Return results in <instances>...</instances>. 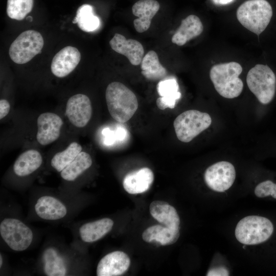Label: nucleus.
Wrapping results in <instances>:
<instances>
[{
  "label": "nucleus",
  "instance_id": "f257e3e1",
  "mask_svg": "<svg viewBox=\"0 0 276 276\" xmlns=\"http://www.w3.org/2000/svg\"><path fill=\"white\" fill-rule=\"evenodd\" d=\"M105 99L110 116L120 123L129 121L138 108L135 95L119 82H112L108 85L105 91Z\"/></svg>",
  "mask_w": 276,
  "mask_h": 276
},
{
  "label": "nucleus",
  "instance_id": "f03ea898",
  "mask_svg": "<svg viewBox=\"0 0 276 276\" xmlns=\"http://www.w3.org/2000/svg\"><path fill=\"white\" fill-rule=\"evenodd\" d=\"M242 72V67L238 62L219 63L211 67L210 77L221 96L233 99L238 97L243 88V83L239 77Z\"/></svg>",
  "mask_w": 276,
  "mask_h": 276
},
{
  "label": "nucleus",
  "instance_id": "7ed1b4c3",
  "mask_svg": "<svg viewBox=\"0 0 276 276\" xmlns=\"http://www.w3.org/2000/svg\"><path fill=\"white\" fill-rule=\"evenodd\" d=\"M273 15L271 6L266 0H248L237 9V18L250 32L260 35L269 25Z\"/></svg>",
  "mask_w": 276,
  "mask_h": 276
},
{
  "label": "nucleus",
  "instance_id": "20e7f679",
  "mask_svg": "<svg viewBox=\"0 0 276 276\" xmlns=\"http://www.w3.org/2000/svg\"><path fill=\"white\" fill-rule=\"evenodd\" d=\"M273 232V224L268 219L249 216L239 221L235 229V236L241 243L256 245L266 241Z\"/></svg>",
  "mask_w": 276,
  "mask_h": 276
},
{
  "label": "nucleus",
  "instance_id": "39448f33",
  "mask_svg": "<svg viewBox=\"0 0 276 276\" xmlns=\"http://www.w3.org/2000/svg\"><path fill=\"white\" fill-rule=\"evenodd\" d=\"M246 83L249 90L263 104H269L276 91V76L267 65L257 64L248 72Z\"/></svg>",
  "mask_w": 276,
  "mask_h": 276
},
{
  "label": "nucleus",
  "instance_id": "423d86ee",
  "mask_svg": "<svg viewBox=\"0 0 276 276\" xmlns=\"http://www.w3.org/2000/svg\"><path fill=\"white\" fill-rule=\"evenodd\" d=\"M212 123L211 116L195 109L188 110L178 115L173 126L177 139L188 143L209 128Z\"/></svg>",
  "mask_w": 276,
  "mask_h": 276
},
{
  "label": "nucleus",
  "instance_id": "0eeeda50",
  "mask_svg": "<svg viewBox=\"0 0 276 276\" xmlns=\"http://www.w3.org/2000/svg\"><path fill=\"white\" fill-rule=\"evenodd\" d=\"M44 44L41 34L35 30L23 32L11 43L9 54L17 64H25L40 53Z\"/></svg>",
  "mask_w": 276,
  "mask_h": 276
},
{
  "label": "nucleus",
  "instance_id": "6e6552de",
  "mask_svg": "<svg viewBox=\"0 0 276 276\" xmlns=\"http://www.w3.org/2000/svg\"><path fill=\"white\" fill-rule=\"evenodd\" d=\"M0 234L10 248L15 251L28 248L33 237L31 229L27 225L14 218H6L1 222Z\"/></svg>",
  "mask_w": 276,
  "mask_h": 276
},
{
  "label": "nucleus",
  "instance_id": "1a4fd4ad",
  "mask_svg": "<svg viewBox=\"0 0 276 276\" xmlns=\"http://www.w3.org/2000/svg\"><path fill=\"white\" fill-rule=\"evenodd\" d=\"M236 178V171L229 162L221 161L208 167L204 174L205 183L213 191L223 192L233 185Z\"/></svg>",
  "mask_w": 276,
  "mask_h": 276
},
{
  "label": "nucleus",
  "instance_id": "9d476101",
  "mask_svg": "<svg viewBox=\"0 0 276 276\" xmlns=\"http://www.w3.org/2000/svg\"><path fill=\"white\" fill-rule=\"evenodd\" d=\"M66 115L70 122L75 127L85 126L92 116V106L89 98L84 94L75 95L67 100Z\"/></svg>",
  "mask_w": 276,
  "mask_h": 276
},
{
  "label": "nucleus",
  "instance_id": "9b49d317",
  "mask_svg": "<svg viewBox=\"0 0 276 276\" xmlns=\"http://www.w3.org/2000/svg\"><path fill=\"white\" fill-rule=\"evenodd\" d=\"M63 124L61 118L52 112L40 114L37 119L36 139L41 145L45 146L56 141L60 134Z\"/></svg>",
  "mask_w": 276,
  "mask_h": 276
},
{
  "label": "nucleus",
  "instance_id": "f8f14e48",
  "mask_svg": "<svg viewBox=\"0 0 276 276\" xmlns=\"http://www.w3.org/2000/svg\"><path fill=\"white\" fill-rule=\"evenodd\" d=\"M80 59V53L76 48L65 47L53 57L51 65L52 73L57 77H65L75 70Z\"/></svg>",
  "mask_w": 276,
  "mask_h": 276
},
{
  "label": "nucleus",
  "instance_id": "ddd939ff",
  "mask_svg": "<svg viewBox=\"0 0 276 276\" xmlns=\"http://www.w3.org/2000/svg\"><path fill=\"white\" fill-rule=\"evenodd\" d=\"M130 260L124 252L115 251L103 257L97 267L98 276H119L129 268Z\"/></svg>",
  "mask_w": 276,
  "mask_h": 276
},
{
  "label": "nucleus",
  "instance_id": "4468645a",
  "mask_svg": "<svg viewBox=\"0 0 276 276\" xmlns=\"http://www.w3.org/2000/svg\"><path fill=\"white\" fill-rule=\"evenodd\" d=\"M109 43L113 51L126 56L131 64H141L144 55V49L137 40L127 39L123 35L116 33Z\"/></svg>",
  "mask_w": 276,
  "mask_h": 276
},
{
  "label": "nucleus",
  "instance_id": "2eb2a0df",
  "mask_svg": "<svg viewBox=\"0 0 276 276\" xmlns=\"http://www.w3.org/2000/svg\"><path fill=\"white\" fill-rule=\"evenodd\" d=\"M159 8L156 0H140L134 4L132 12L137 18L134 20L133 25L137 32H144L149 28L151 20Z\"/></svg>",
  "mask_w": 276,
  "mask_h": 276
},
{
  "label": "nucleus",
  "instance_id": "dca6fc26",
  "mask_svg": "<svg viewBox=\"0 0 276 276\" xmlns=\"http://www.w3.org/2000/svg\"><path fill=\"white\" fill-rule=\"evenodd\" d=\"M153 181L152 171L144 167L126 174L123 181V186L125 190L129 194H140L149 190Z\"/></svg>",
  "mask_w": 276,
  "mask_h": 276
},
{
  "label": "nucleus",
  "instance_id": "f3484780",
  "mask_svg": "<svg viewBox=\"0 0 276 276\" xmlns=\"http://www.w3.org/2000/svg\"><path fill=\"white\" fill-rule=\"evenodd\" d=\"M203 31V26L200 18L191 14L183 19L171 41L178 46H182L192 39L199 36Z\"/></svg>",
  "mask_w": 276,
  "mask_h": 276
},
{
  "label": "nucleus",
  "instance_id": "a211bd4d",
  "mask_svg": "<svg viewBox=\"0 0 276 276\" xmlns=\"http://www.w3.org/2000/svg\"><path fill=\"white\" fill-rule=\"evenodd\" d=\"M156 89L160 97L157 99L156 103L161 110L174 108L181 98L178 84L174 78L160 80L157 85Z\"/></svg>",
  "mask_w": 276,
  "mask_h": 276
},
{
  "label": "nucleus",
  "instance_id": "6ab92c4d",
  "mask_svg": "<svg viewBox=\"0 0 276 276\" xmlns=\"http://www.w3.org/2000/svg\"><path fill=\"white\" fill-rule=\"evenodd\" d=\"M35 210L40 218L48 220L61 219L67 213L66 208L63 203L50 196L40 197L35 205Z\"/></svg>",
  "mask_w": 276,
  "mask_h": 276
},
{
  "label": "nucleus",
  "instance_id": "aec40b11",
  "mask_svg": "<svg viewBox=\"0 0 276 276\" xmlns=\"http://www.w3.org/2000/svg\"><path fill=\"white\" fill-rule=\"evenodd\" d=\"M151 216L165 226L179 229L180 219L176 209L168 203L161 200L152 201L149 206Z\"/></svg>",
  "mask_w": 276,
  "mask_h": 276
},
{
  "label": "nucleus",
  "instance_id": "412c9836",
  "mask_svg": "<svg viewBox=\"0 0 276 276\" xmlns=\"http://www.w3.org/2000/svg\"><path fill=\"white\" fill-rule=\"evenodd\" d=\"M113 221L110 218H104L82 225L79 228V234L83 241L93 242L108 233L112 229Z\"/></svg>",
  "mask_w": 276,
  "mask_h": 276
},
{
  "label": "nucleus",
  "instance_id": "4be33fe9",
  "mask_svg": "<svg viewBox=\"0 0 276 276\" xmlns=\"http://www.w3.org/2000/svg\"><path fill=\"white\" fill-rule=\"evenodd\" d=\"M179 235V229L155 225L146 228L142 237L143 240L148 243L155 241L162 245H168L175 243Z\"/></svg>",
  "mask_w": 276,
  "mask_h": 276
},
{
  "label": "nucleus",
  "instance_id": "5701e85b",
  "mask_svg": "<svg viewBox=\"0 0 276 276\" xmlns=\"http://www.w3.org/2000/svg\"><path fill=\"white\" fill-rule=\"evenodd\" d=\"M42 163L40 153L34 149L28 150L21 153L13 165V170L18 176H25L37 170Z\"/></svg>",
  "mask_w": 276,
  "mask_h": 276
},
{
  "label": "nucleus",
  "instance_id": "b1692460",
  "mask_svg": "<svg viewBox=\"0 0 276 276\" xmlns=\"http://www.w3.org/2000/svg\"><path fill=\"white\" fill-rule=\"evenodd\" d=\"M141 74L147 79L151 81L160 80L167 75V71L160 63L157 53L149 51L141 63Z\"/></svg>",
  "mask_w": 276,
  "mask_h": 276
},
{
  "label": "nucleus",
  "instance_id": "393cba45",
  "mask_svg": "<svg viewBox=\"0 0 276 276\" xmlns=\"http://www.w3.org/2000/svg\"><path fill=\"white\" fill-rule=\"evenodd\" d=\"M73 24H77L83 31L90 32L97 30L100 26V18L95 15L92 6L84 4L80 6L76 12Z\"/></svg>",
  "mask_w": 276,
  "mask_h": 276
},
{
  "label": "nucleus",
  "instance_id": "a878e982",
  "mask_svg": "<svg viewBox=\"0 0 276 276\" xmlns=\"http://www.w3.org/2000/svg\"><path fill=\"white\" fill-rule=\"evenodd\" d=\"M90 155L81 151L61 172V176L67 181H74L92 165Z\"/></svg>",
  "mask_w": 276,
  "mask_h": 276
},
{
  "label": "nucleus",
  "instance_id": "bb28decb",
  "mask_svg": "<svg viewBox=\"0 0 276 276\" xmlns=\"http://www.w3.org/2000/svg\"><path fill=\"white\" fill-rule=\"evenodd\" d=\"M44 271L48 276H63L66 268L63 259L53 248L45 249L42 255Z\"/></svg>",
  "mask_w": 276,
  "mask_h": 276
},
{
  "label": "nucleus",
  "instance_id": "cd10ccee",
  "mask_svg": "<svg viewBox=\"0 0 276 276\" xmlns=\"http://www.w3.org/2000/svg\"><path fill=\"white\" fill-rule=\"evenodd\" d=\"M82 147L77 142L71 143L63 151L56 153L51 161L53 168L61 172L81 152Z\"/></svg>",
  "mask_w": 276,
  "mask_h": 276
},
{
  "label": "nucleus",
  "instance_id": "c85d7f7f",
  "mask_svg": "<svg viewBox=\"0 0 276 276\" xmlns=\"http://www.w3.org/2000/svg\"><path fill=\"white\" fill-rule=\"evenodd\" d=\"M33 0H7V14L11 19L21 20L32 10Z\"/></svg>",
  "mask_w": 276,
  "mask_h": 276
},
{
  "label": "nucleus",
  "instance_id": "c756f323",
  "mask_svg": "<svg viewBox=\"0 0 276 276\" xmlns=\"http://www.w3.org/2000/svg\"><path fill=\"white\" fill-rule=\"evenodd\" d=\"M255 193L259 198L271 195L276 199V183L269 180L264 181L256 186Z\"/></svg>",
  "mask_w": 276,
  "mask_h": 276
},
{
  "label": "nucleus",
  "instance_id": "7c9ffc66",
  "mask_svg": "<svg viewBox=\"0 0 276 276\" xmlns=\"http://www.w3.org/2000/svg\"><path fill=\"white\" fill-rule=\"evenodd\" d=\"M229 272L224 267H215L210 270L207 273L208 276H227Z\"/></svg>",
  "mask_w": 276,
  "mask_h": 276
},
{
  "label": "nucleus",
  "instance_id": "2f4dec72",
  "mask_svg": "<svg viewBox=\"0 0 276 276\" xmlns=\"http://www.w3.org/2000/svg\"><path fill=\"white\" fill-rule=\"evenodd\" d=\"M10 109V105L9 102L5 99L0 100V119L5 118L9 113Z\"/></svg>",
  "mask_w": 276,
  "mask_h": 276
},
{
  "label": "nucleus",
  "instance_id": "473e14b6",
  "mask_svg": "<svg viewBox=\"0 0 276 276\" xmlns=\"http://www.w3.org/2000/svg\"><path fill=\"white\" fill-rule=\"evenodd\" d=\"M233 0H213L216 4L225 5L232 2Z\"/></svg>",
  "mask_w": 276,
  "mask_h": 276
},
{
  "label": "nucleus",
  "instance_id": "72a5a7b5",
  "mask_svg": "<svg viewBox=\"0 0 276 276\" xmlns=\"http://www.w3.org/2000/svg\"><path fill=\"white\" fill-rule=\"evenodd\" d=\"M2 263H3L2 257V255H1V256H0V267H2Z\"/></svg>",
  "mask_w": 276,
  "mask_h": 276
}]
</instances>
